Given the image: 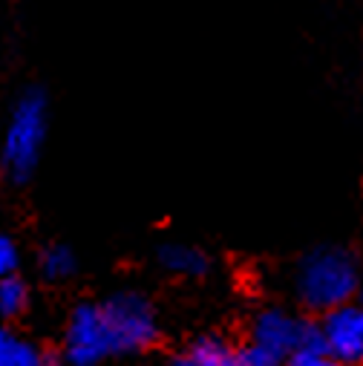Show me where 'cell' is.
Segmentation results:
<instances>
[{
    "label": "cell",
    "instance_id": "cell-6",
    "mask_svg": "<svg viewBox=\"0 0 363 366\" xmlns=\"http://www.w3.org/2000/svg\"><path fill=\"white\" fill-rule=\"evenodd\" d=\"M179 363H185V366H228V363H237V352L222 337L205 335L182 352Z\"/></svg>",
    "mask_w": 363,
    "mask_h": 366
},
{
    "label": "cell",
    "instance_id": "cell-13",
    "mask_svg": "<svg viewBox=\"0 0 363 366\" xmlns=\"http://www.w3.org/2000/svg\"><path fill=\"white\" fill-rule=\"evenodd\" d=\"M360 312H363V306H360Z\"/></svg>",
    "mask_w": 363,
    "mask_h": 366
},
{
    "label": "cell",
    "instance_id": "cell-8",
    "mask_svg": "<svg viewBox=\"0 0 363 366\" xmlns=\"http://www.w3.org/2000/svg\"><path fill=\"white\" fill-rule=\"evenodd\" d=\"M289 360H292L294 366H323V363H329L332 355H329L323 329L303 323V332H300V337H297V343H294Z\"/></svg>",
    "mask_w": 363,
    "mask_h": 366
},
{
    "label": "cell",
    "instance_id": "cell-11",
    "mask_svg": "<svg viewBox=\"0 0 363 366\" xmlns=\"http://www.w3.org/2000/svg\"><path fill=\"white\" fill-rule=\"evenodd\" d=\"M41 271L49 280H66L75 274V254L66 245H52L41 257Z\"/></svg>",
    "mask_w": 363,
    "mask_h": 366
},
{
    "label": "cell",
    "instance_id": "cell-7",
    "mask_svg": "<svg viewBox=\"0 0 363 366\" xmlns=\"http://www.w3.org/2000/svg\"><path fill=\"white\" fill-rule=\"evenodd\" d=\"M161 265L179 277H202L208 271V257L194 245H164L161 248Z\"/></svg>",
    "mask_w": 363,
    "mask_h": 366
},
{
    "label": "cell",
    "instance_id": "cell-12",
    "mask_svg": "<svg viewBox=\"0 0 363 366\" xmlns=\"http://www.w3.org/2000/svg\"><path fill=\"white\" fill-rule=\"evenodd\" d=\"M15 268H18V248L6 234H0V277L15 274Z\"/></svg>",
    "mask_w": 363,
    "mask_h": 366
},
{
    "label": "cell",
    "instance_id": "cell-5",
    "mask_svg": "<svg viewBox=\"0 0 363 366\" xmlns=\"http://www.w3.org/2000/svg\"><path fill=\"white\" fill-rule=\"evenodd\" d=\"M329 355L343 363L363 360V312L354 306H337L329 312L326 323L320 326Z\"/></svg>",
    "mask_w": 363,
    "mask_h": 366
},
{
    "label": "cell",
    "instance_id": "cell-9",
    "mask_svg": "<svg viewBox=\"0 0 363 366\" xmlns=\"http://www.w3.org/2000/svg\"><path fill=\"white\" fill-rule=\"evenodd\" d=\"M41 363V352L26 337H18L9 329H0V366H35Z\"/></svg>",
    "mask_w": 363,
    "mask_h": 366
},
{
    "label": "cell",
    "instance_id": "cell-2",
    "mask_svg": "<svg viewBox=\"0 0 363 366\" xmlns=\"http://www.w3.org/2000/svg\"><path fill=\"white\" fill-rule=\"evenodd\" d=\"M357 292V265L340 248H320L309 254L297 274V295L309 309L332 312L346 306Z\"/></svg>",
    "mask_w": 363,
    "mask_h": 366
},
{
    "label": "cell",
    "instance_id": "cell-10",
    "mask_svg": "<svg viewBox=\"0 0 363 366\" xmlns=\"http://www.w3.org/2000/svg\"><path fill=\"white\" fill-rule=\"evenodd\" d=\"M26 286L24 280H18L15 274H6L0 277V317H18L26 309Z\"/></svg>",
    "mask_w": 363,
    "mask_h": 366
},
{
    "label": "cell",
    "instance_id": "cell-3",
    "mask_svg": "<svg viewBox=\"0 0 363 366\" xmlns=\"http://www.w3.org/2000/svg\"><path fill=\"white\" fill-rule=\"evenodd\" d=\"M44 139H46V99L32 89L18 102L4 142V162L18 182L32 176Z\"/></svg>",
    "mask_w": 363,
    "mask_h": 366
},
{
    "label": "cell",
    "instance_id": "cell-4",
    "mask_svg": "<svg viewBox=\"0 0 363 366\" xmlns=\"http://www.w3.org/2000/svg\"><path fill=\"white\" fill-rule=\"evenodd\" d=\"M300 332H303V323L297 317H292L289 312L265 309L262 315H257V320L251 326V343L257 349H262L274 363H280L283 357L292 355Z\"/></svg>",
    "mask_w": 363,
    "mask_h": 366
},
{
    "label": "cell",
    "instance_id": "cell-1",
    "mask_svg": "<svg viewBox=\"0 0 363 366\" xmlns=\"http://www.w3.org/2000/svg\"><path fill=\"white\" fill-rule=\"evenodd\" d=\"M156 335L153 309L139 295H116L101 306L81 303L69 317L66 357L89 366L113 355H136L153 346Z\"/></svg>",
    "mask_w": 363,
    "mask_h": 366
}]
</instances>
